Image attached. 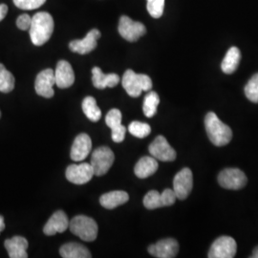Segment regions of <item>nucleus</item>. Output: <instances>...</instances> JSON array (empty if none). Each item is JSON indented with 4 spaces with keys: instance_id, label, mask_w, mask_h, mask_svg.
<instances>
[{
    "instance_id": "1",
    "label": "nucleus",
    "mask_w": 258,
    "mask_h": 258,
    "mask_svg": "<svg viewBox=\"0 0 258 258\" xmlns=\"http://www.w3.org/2000/svg\"><path fill=\"white\" fill-rule=\"evenodd\" d=\"M54 19L46 12L37 13L33 18L29 29L30 37L34 45L41 46L52 37L54 32Z\"/></svg>"
},
{
    "instance_id": "2",
    "label": "nucleus",
    "mask_w": 258,
    "mask_h": 258,
    "mask_svg": "<svg viewBox=\"0 0 258 258\" xmlns=\"http://www.w3.org/2000/svg\"><path fill=\"white\" fill-rule=\"evenodd\" d=\"M205 127L208 137L216 147L228 145L232 138L231 127L225 124L214 112H209L205 117Z\"/></svg>"
},
{
    "instance_id": "3",
    "label": "nucleus",
    "mask_w": 258,
    "mask_h": 258,
    "mask_svg": "<svg viewBox=\"0 0 258 258\" xmlns=\"http://www.w3.org/2000/svg\"><path fill=\"white\" fill-rule=\"evenodd\" d=\"M121 84L124 90L132 98H138L143 91H150L152 81L148 75L137 74L133 70H126L122 76Z\"/></svg>"
},
{
    "instance_id": "4",
    "label": "nucleus",
    "mask_w": 258,
    "mask_h": 258,
    "mask_svg": "<svg viewBox=\"0 0 258 258\" xmlns=\"http://www.w3.org/2000/svg\"><path fill=\"white\" fill-rule=\"evenodd\" d=\"M70 231L83 241L92 242L98 236V224L96 221L85 215H78L69 222Z\"/></svg>"
},
{
    "instance_id": "5",
    "label": "nucleus",
    "mask_w": 258,
    "mask_h": 258,
    "mask_svg": "<svg viewBox=\"0 0 258 258\" xmlns=\"http://www.w3.org/2000/svg\"><path fill=\"white\" fill-rule=\"evenodd\" d=\"M114 160V152L107 147H101L94 150L90 161V165L94 170V175L102 176L106 174L113 165Z\"/></svg>"
},
{
    "instance_id": "6",
    "label": "nucleus",
    "mask_w": 258,
    "mask_h": 258,
    "mask_svg": "<svg viewBox=\"0 0 258 258\" xmlns=\"http://www.w3.org/2000/svg\"><path fill=\"white\" fill-rule=\"evenodd\" d=\"M247 176L238 168H226L218 175V183L227 189H241L247 184Z\"/></svg>"
},
{
    "instance_id": "7",
    "label": "nucleus",
    "mask_w": 258,
    "mask_h": 258,
    "mask_svg": "<svg viewBox=\"0 0 258 258\" xmlns=\"http://www.w3.org/2000/svg\"><path fill=\"white\" fill-rule=\"evenodd\" d=\"M237 244L231 236H220L212 243L208 256L210 258H232L235 256Z\"/></svg>"
},
{
    "instance_id": "8",
    "label": "nucleus",
    "mask_w": 258,
    "mask_h": 258,
    "mask_svg": "<svg viewBox=\"0 0 258 258\" xmlns=\"http://www.w3.org/2000/svg\"><path fill=\"white\" fill-rule=\"evenodd\" d=\"M118 30L121 37L130 42L137 41L147 33V28L143 23L134 21L126 16L120 18Z\"/></svg>"
},
{
    "instance_id": "9",
    "label": "nucleus",
    "mask_w": 258,
    "mask_h": 258,
    "mask_svg": "<svg viewBox=\"0 0 258 258\" xmlns=\"http://www.w3.org/2000/svg\"><path fill=\"white\" fill-rule=\"evenodd\" d=\"M176 199L177 197L173 189L166 188L162 194L157 190H150L144 198V206L148 210H155L174 205Z\"/></svg>"
},
{
    "instance_id": "10",
    "label": "nucleus",
    "mask_w": 258,
    "mask_h": 258,
    "mask_svg": "<svg viewBox=\"0 0 258 258\" xmlns=\"http://www.w3.org/2000/svg\"><path fill=\"white\" fill-rule=\"evenodd\" d=\"M194 187V175L192 171L184 167L176 174L173 179V191L177 199L184 200L191 192Z\"/></svg>"
},
{
    "instance_id": "11",
    "label": "nucleus",
    "mask_w": 258,
    "mask_h": 258,
    "mask_svg": "<svg viewBox=\"0 0 258 258\" xmlns=\"http://www.w3.org/2000/svg\"><path fill=\"white\" fill-rule=\"evenodd\" d=\"M148 151L151 156L162 162H172L176 159V151L164 136L160 135L149 145Z\"/></svg>"
},
{
    "instance_id": "12",
    "label": "nucleus",
    "mask_w": 258,
    "mask_h": 258,
    "mask_svg": "<svg viewBox=\"0 0 258 258\" xmlns=\"http://www.w3.org/2000/svg\"><path fill=\"white\" fill-rule=\"evenodd\" d=\"M55 85V71L53 69H45L37 75L35 83V89L38 96L50 99L54 97Z\"/></svg>"
},
{
    "instance_id": "13",
    "label": "nucleus",
    "mask_w": 258,
    "mask_h": 258,
    "mask_svg": "<svg viewBox=\"0 0 258 258\" xmlns=\"http://www.w3.org/2000/svg\"><path fill=\"white\" fill-rule=\"evenodd\" d=\"M65 175L67 180L73 184H84L91 181L94 176V170L90 163L71 165L67 167Z\"/></svg>"
},
{
    "instance_id": "14",
    "label": "nucleus",
    "mask_w": 258,
    "mask_h": 258,
    "mask_svg": "<svg viewBox=\"0 0 258 258\" xmlns=\"http://www.w3.org/2000/svg\"><path fill=\"white\" fill-rule=\"evenodd\" d=\"M148 250L154 257L173 258L179 251V244L173 238H166L158 241L156 244L150 245Z\"/></svg>"
},
{
    "instance_id": "15",
    "label": "nucleus",
    "mask_w": 258,
    "mask_h": 258,
    "mask_svg": "<svg viewBox=\"0 0 258 258\" xmlns=\"http://www.w3.org/2000/svg\"><path fill=\"white\" fill-rule=\"evenodd\" d=\"M101 32L97 29H93L83 39L72 40L69 43V48L72 52L81 55H86L94 51L97 47V40L101 37Z\"/></svg>"
},
{
    "instance_id": "16",
    "label": "nucleus",
    "mask_w": 258,
    "mask_h": 258,
    "mask_svg": "<svg viewBox=\"0 0 258 258\" xmlns=\"http://www.w3.org/2000/svg\"><path fill=\"white\" fill-rule=\"evenodd\" d=\"M92 148V141L89 135L82 133L75 139L73 146L71 148L70 156L75 162L83 161L89 155Z\"/></svg>"
},
{
    "instance_id": "17",
    "label": "nucleus",
    "mask_w": 258,
    "mask_h": 258,
    "mask_svg": "<svg viewBox=\"0 0 258 258\" xmlns=\"http://www.w3.org/2000/svg\"><path fill=\"white\" fill-rule=\"evenodd\" d=\"M105 122L112 129V140L115 143H121L126 133V128L121 124V112L119 109H111L106 117Z\"/></svg>"
},
{
    "instance_id": "18",
    "label": "nucleus",
    "mask_w": 258,
    "mask_h": 258,
    "mask_svg": "<svg viewBox=\"0 0 258 258\" xmlns=\"http://www.w3.org/2000/svg\"><path fill=\"white\" fill-rule=\"evenodd\" d=\"M55 85L59 88H68L75 83L74 70L66 60H59L55 70Z\"/></svg>"
},
{
    "instance_id": "19",
    "label": "nucleus",
    "mask_w": 258,
    "mask_h": 258,
    "mask_svg": "<svg viewBox=\"0 0 258 258\" xmlns=\"http://www.w3.org/2000/svg\"><path fill=\"white\" fill-rule=\"evenodd\" d=\"M69 222L70 221L63 211H57L47 222L46 225L43 228V232L48 236L55 235L57 232H64L69 228Z\"/></svg>"
},
{
    "instance_id": "20",
    "label": "nucleus",
    "mask_w": 258,
    "mask_h": 258,
    "mask_svg": "<svg viewBox=\"0 0 258 258\" xmlns=\"http://www.w3.org/2000/svg\"><path fill=\"white\" fill-rule=\"evenodd\" d=\"M93 85L98 89H104L106 87L113 88L120 83V77L117 74H104L100 67L92 69Z\"/></svg>"
},
{
    "instance_id": "21",
    "label": "nucleus",
    "mask_w": 258,
    "mask_h": 258,
    "mask_svg": "<svg viewBox=\"0 0 258 258\" xmlns=\"http://www.w3.org/2000/svg\"><path fill=\"white\" fill-rule=\"evenodd\" d=\"M28 245L27 239L22 236H14L4 243L11 258H27Z\"/></svg>"
},
{
    "instance_id": "22",
    "label": "nucleus",
    "mask_w": 258,
    "mask_h": 258,
    "mask_svg": "<svg viewBox=\"0 0 258 258\" xmlns=\"http://www.w3.org/2000/svg\"><path fill=\"white\" fill-rule=\"evenodd\" d=\"M158 167L159 165L154 157L145 156L139 160L134 168V172L138 178L146 179L149 176L153 175Z\"/></svg>"
},
{
    "instance_id": "23",
    "label": "nucleus",
    "mask_w": 258,
    "mask_h": 258,
    "mask_svg": "<svg viewBox=\"0 0 258 258\" xmlns=\"http://www.w3.org/2000/svg\"><path fill=\"white\" fill-rule=\"evenodd\" d=\"M129 200L128 194L122 190H114L103 194L100 198V203L104 209L113 210L119 206L126 203Z\"/></svg>"
},
{
    "instance_id": "24",
    "label": "nucleus",
    "mask_w": 258,
    "mask_h": 258,
    "mask_svg": "<svg viewBox=\"0 0 258 258\" xmlns=\"http://www.w3.org/2000/svg\"><path fill=\"white\" fill-rule=\"evenodd\" d=\"M59 253L63 258H91L92 255L85 246L79 243H67L59 249Z\"/></svg>"
},
{
    "instance_id": "25",
    "label": "nucleus",
    "mask_w": 258,
    "mask_h": 258,
    "mask_svg": "<svg viewBox=\"0 0 258 258\" xmlns=\"http://www.w3.org/2000/svg\"><path fill=\"white\" fill-rule=\"evenodd\" d=\"M241 59V53L237 47H231L222 61V71L225 74H232L236 71Z\"/></svg>"
},
{
    "instance_id": "26",
    "label": "nucleus",
    "mask_w": 258,
    "mask_h": 258,
    "mask_svg": "<svg viewBox=\"0 0 258 258\" xmlns=\"http://www.w3.org/2000/svg\"><path fill=\"white\" fill-rule=\"evenodd\" d=\"M83 111L85 116L91 121H98L102 118V110L97 105V102L93 97H86L83 102Z\"/></svg>"
},
{
    "instance_id": "27",
    "label": "nucleus",
    "mask_w": 258,
    "mask_h": 258,
    "mask_svg": "<svg viewBox=\"0 0 258 258\" xmlns=\"http://www.w3.org/2000/svg\"><path fill=\"white\" fill-rule=\"evenodd\" d=\"M159 103H160V98L156 92L150 91L147 94L143 104V111L146 117L152 118L156 114Z\"/></svg>"
},
{
    "instance_id": "28",
    "label": "nucleus",
    "mask_w": 258,
    "mask_h": 258,
    "mask_svg": "<svg viewBox=\"0 0 258 258\" xmlns=\"http://www.w3.org/2000/svg\"><path fill=\"white\" fill-rule=\"evenodd\" d=\"M15 77L9 72L6 67L0 63V92H12L15 88Z\"/></svg>"
},
{
    "instance_id": "29",
    "label": "nucleus",
    "mask_w": 258,
    "mask_h": 258,
    "mask_svg": "<svg viewBox=\"0 0 258 258\" xmlns=\"http://www.w3.org/2000/svg\"><path fill=\"white\" fill-rule=\"evenodd\" d=\"M129 133L134 137L144 139L148 137L151 132V127L148 123L142 121H132L128 126Z\"/></svg>"
},
{
    "instance_id": "30",
    "label": "nucleus",
    "mask_w": 258,
    "mask_h": 258,
    "mask_svg": "<svg viewBox=\"0 0 258 258\" xmlns=\"http://www.w3.org/2000/svg\"><path fill=\"white\" fill-rule=\"evenodd\" d=\"M245 95L250 102L258 103V73L253 75L246 84Z\"/></svg>"
},
{
    "instance_id": "31",
    "label": "nucleus",
    "mask_w": 258,
    "mask_h": 258,
    "mask_svg": "<svg viewBox=\"0 0 258 258\" xmlns=\"http://www.w3.org/2000/svg\"><path fill=\"white\" fill-rule=\"evenodd\" d=\"M147 9L149 15L154 19H160L164 14L165 0H147Z\"/></svg>"
},
{
    "instance_id": "32",
    "label": "nucleus",
    "mask_w": 258,
    "mask_h": 258,
    "mask_svg": "<svg viewBox=\"0 0 258 258\" xmlns=\"http://www.w3.org/2000/svg\"><path fill=\"white\" fill-rule=\"evenodd\" d=\"M46 0H14L15 5L21 10H35L42 6Z\"/></svg>"
},
{
    "instance_id": "33",
    "label": "nucleus",
    "mask_w": 258,
    "mask_h": 258,
    "mask_svg": "<svg viewBox=\"0 0 258 258\" xmlns=\"http://www.w3.org/2000/svg\"><path fill=\"white\" fill-rule=\"evenodd\" d=\"M31 22H32V18L27 14H23V15H20L17 19V26L22 31H27L30 29Z\"/></svg>"
},
{
    "instance_id": "34",
    "label": "nucleus",
    "mask_w": 258,
    "mask_h": 258,
    "mask_svg": "<svg viewBox=\"0 0 258 258\" xmlns=\"http://www.w3.org/2000/svg\"><path fill=\"white\" fill-rule=\"evenodd\" d=\"M8 13V6L6 4H0V21L5 19Z\"/></svg>"
},
{
    "instance_id": "35",
    "label": "nucleus",
    "mask_w": 258,
    "mask_h": 258,
    "mask_svg": "<svg viewBox=\"0 0 258 258\" xmlns=\"http://www.w3.org/2000/svg\"><path fill=\"white\" fill-rule=\"evenodd\" d=\"M5 229V223H4V218L0 215V232Z\"/></svg>"
},
{
    "instance_id": "36",
    "label": "nucleus",
    "mask_w": 258,
    "mask_h": 258,
    "mask_svg": "<svg viewBox=\"0 0 258 258\" xmlns=\"http://www.w3.org/2000/svg\"><path fill=\"white\" fill-rule=\"evenodd\" d=\"M251 258H258V246L257 247H255L254 249L252 250V254H251Z\"/></svg>"
},
{
    "instance_id": "37",
    "label": "nucleus",
    "mask_w": 258,
    "mask_h": 258,
    "mask_svg": "<svg viewBox=\"0 0 258 258\" xmlns=\"http://www.w3.org/2000/svg\"><path fill=\"white\" fill-rule=\"evenodd\" d=\"M0 117H1V112H0Z\"/></svg>"
}]
</instances>
